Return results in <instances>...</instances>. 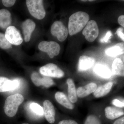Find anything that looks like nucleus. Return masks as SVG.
<instances>
[{"mask_svg":"<svg viewBox=\"0 0 124 124\" xmlns=\"http://www.w3.org/2000/svg\"><path fill=\"white\" fill-rule=\"evenodd\" d=\"M88 14L83 11H78L73 14L69 18L68 33L71 36L79 32L89 21Z\"/></svg>","mask_w":124,"mask_h":124,"instance_id":"1","label":"nucleus"},{"mask_svg":"<svg viewBox=\"0 0 124 124\" xmlns=\"http://www.w3.org/2000/svg\"><path fill=\"white\" fill-rule=\"evenodd\" d=\"M24 100L22 94L16 93L9 96L5 100L4 111L6 115L10 117H13L16 115L18 108Z\"/></svg>","mask_w":124,"mask_h":124,"instance_id":"2","label":"nucleus"},{"mask_svg":"<svg viewBox=\"0 0 124 124\" xmlns=\"http://www.w3.org/2000/svg\"><path fill=\"white\" fill-rule=\"evenodd\" d=\"M42 0H27L26 3L29 13L34 18L41 20L45 17L46 13Z\"/></svg>","mask_w":124,"mask_h":124,"instance_id":"3","label":"nucleus"},{"mask_svg":"<svg viewBox=\"0 0 124 124\" xmlns=\"http://www.w3.org/2000/svg\"><path fill=\"white\" fill-rule=\"evenodd\" d=\"M38 47L41 51L47 53L50 58H53L60 53V45L55 41H41L38 45Z\"/></svg>","mask_w":124,"mask_h":124,"instance_id":"4","label":"nucleus"},{"mask_svg":"<svg viewBox=\"0 0 124 124\" xmlns=\"http://www.w3.org/2000/svg\"><path fill=\"white\" fill-rule=\"evenodd\" d=\"M50 31L51 34L57 37L60 42L64 41L68 36L67 28L60 21H55L53 23L51 26Z\"/></svg>","mask_w":124,"mask_h":124,"instance_id":"5","label":"nucleus"},{"mask_svg":"<svg viewBox=\"0 0 124 124\" xmlns=\"http://www.w3.org/2000/svg\"><path fill=\"white\" fill-rule=\"evenodd\" d=\"M99 33V29L97 23L94 20L89 21L82 31V34L86 40L91 42L95 40Z\"/></svg>","mask_w":124,"mask_h":124,"instance_id":"6","label":"nucleus"},{"mask_svg":"<svg viewBox=\"0 0 124 124\" xmlns=\"http://www.w3.org/2000/svg\"><path fill=\"white\" fill-rule=\"evenodd\" d=\"M39 72L42 75L47 77L61 78L64 76V73L56 64L49 63L41 67Z\"/></svg>","mask_w":124,"mask_h":124,"instance_id":"7","label":"nucleus"},{"mask_svg":"<svg viewBox=\"0 0 124 124\" xmlns=\"http://www.w3.org/2000/svg\"><path fill=\"white\" fill-rule=\"evenodd\" d=\"M5 36L11 45H19L23 42L21 34L17 29L14 26H9L6 29Z\"/></svg>","mask_w":124,"mask_h":124,"instance_id":"8","label":"nucleus"},{"mask_svg":"<svg viewBox=\"0 0 124 124\" xmlns=\"http://www.w3.org/2000/svg\"><path fill=\"white\" fill-rule=\"evenodd\" d=\"M20 84L19 79L11 80L7 78L0 77V93L15 90L19 86Z\"/></svg>","mask_w":124,"mask_h":124,"instance_id":"9","label":"nucleus"},{"mask_svg":"<svg viewBox=\"0 0 124 124\" xmlns=\"http://www.w3.org/2000/svg\"><path fill=\"white\" fill-rule=\"evenodd\" d=\"M31 79L36 86L43 85L49 88L54 84L53 80L51 78L47 77H41L37 72H33L31 75Z\"/></svg>","mask_w":124,"mask_h":124,"instance_id":"10","label":"nucleus"},{"mask_svg":"<svg viewBox=\"0 0 124 124\" xmlns=\"http://www.w3.org/2000/svg\"><path fill=\"white\" fill-rule=\"evenodd\" d=\"M22 29L25 42H29L31 39L32 33L36 28V23L32 20L27 19L22 23Z\"/></svg>","mask_w":124,"mask_h":124,"instance_id":"11","label":"nucleus"},{"mask_svg":"<svg viewBox=\"0 0 124 124\" xmlns=\"http://www.w3.org/2000/svg\"><path fill=\"white\" fill-rule=\"evenodd\" d=\"M95 62L94 58L86 55L81 56L79 59L78 70L79 72L87 70L94 66Z\"/></svg>","mask_w":124,"mask_h":124,"instance_id":"12","label":"nucleus"},{"mask_svg":"<svg viewBox=\"0 0 124 124\" xmlns=\"http://www.w3.org/2000/svg\"><path fill=\"white\" fill-rule=\"evenodd\" d=\"M44 114L48 122L51 124L55 121V112L53 104L49 100H46L44 102Z\"/></svg>","mask_w":124,"mask_h":124,"instance_id":"13","label":"nucleus"},{"mask_svg":"<svg viewBox=\"0 0 124 124\" xmlns=\"http://www.w3.org/2000/svg\"><path fill=\"white\" fill-rule=\"evenodd\" d=\"M97 88V85L94 83H90L84 86L79 87L77 90V96L82 98L88 96L93 93Z\"/></svg>","mask_w":124,"mask_h":124,"instance_id":"14","label":"nucleus"},{"mask_svg":"<svg viewBox=\"0 0 124 124\" xmlns=\"http://www.w3.org/2000/svg\"><path fill=\"white\" fill-rule=\"evenodd\" d=\"M12 19L11 14L6 9L0 10V27L6 29L11 24Z\"/></svg>","mask_w":124,"mask_h":124,"instance_id":"15","label":"nucleus"},{"mask_svg":"<svg viewBox=\"0 0 124 124\" xmlns=\"http://www.w3.org/2000/svg\"><path fill=\"white\" fill-rule=\"evenodd\" d=\"M105 116L108 119L111 120L115 119L124 115V112L120 108L108 107L105 109Z\"/></svg>","mask_w":124,"mask_h":124,"instance_id":"16","label":"nucleus"},{"mask_svg":"<svg viewBox=\"0 0 124 124\" xmlns=\"http://www.w3.org/2000/svg\"><path fill=\"white\" fill-rule=\"evenodd\" d=\"M94 71L98 75L105 79H108L112 75L111 71L108 67L101 64H97L94 68Z\"/></svg>","mask_w":124,"mask_h":124,"instance_id":"17","label":"nucleus"},{"mask_svg":"<svg viewBox=\"0 0 124 124\" xmlns=\"http://www.w3.org/2000/svg\"><path fill=\"white\" fill-rule=\"evenodd\" d=\"M124 42L118 43L107 48L105 50V53L108 56L116 57L124 53Z\"/></svg>","mask_w":124,"mask_h":124,"instance_id":"18","label":"nucleus"},{"mask_svg":"<svg viewBox=\"0 0 124 124\" xmlns=\"http://www.w3.org/2000/svg\"><path fill=\"white\" fill-rule=\"evenodd\" d=\"M55 99L63 107L68 109H72L74 106L68 98L66 95L64 93L61 92H57L55 93Z\"/></svg>","mask_w":124,"mask_h":124,"instance_id":"19","label":"nucleus"},{"mask_svg":"<svg viewBox=\"0 0 124 124\" xmlns=\"http://www.w3.org/2000/svg\"><path fill=\"white\" fill-rule=\"evenodd\" d=\"M112 68V74L121 76H124V64L121 59L119 58L116 59L113 61Z\"/></svg>","mask_w":124,"mask_h":124,"instance_id":"20","label":"nucleus"},{"mask_svg":"<svg viewBox=\"0 0 124 124\" xmlns=\"http://www.w3.org/2000/svg\"><path fill=\"white\" fill-rule=\"evenodd\" d=\"M67 84L68 85V93L69 100L72 103H75L77 101V95L75 85L73 80L68 79L67 80Z\"/></svg>","mask_w":124,"mask_h":124,"instance_id":"21","label":"nucleus"},{"mask_svg":"<svg viewBox=\"0 0 124 124\" xmlns=\"http://www.w3.org/2000/svg\"><path fill=\"white\" fill-rule=\"evenodd\" d=\"M113 85L112 82H108L103 85L97 88L94 92V95L96 98H100L106 95L110 92Z\"/></svg>","mask_w":124,"mask_h":124,"instance_id":"22","label":"nucleus"},{"mask_svg":"<svg viewBox=\"0 0 124 124\" xmlns=\"http://www.w3.org/2000/svg\"><path fill=\"white\" fill-rule=\"evenodd\" d=\"M28 108L31 115L36 117H42L44 115V108L38 103L32 102L29 103Z\"/></svg>","mask_w":124,"mask_h":124,"instance_id":"23","label":"nucleus"},{"mask_svg":"<svg viewBox=\"0 0 124 124\" xmlns=\"http://www.w3.org/2000/svg\"><path fill=\"white\" fill-rule=\"evenodd\" d=\"M11 47V44L6 38L5 34L0 32V48L4 49H7Z\"/></svg>","mask_w":124,"mask_h":124,"instance_id":"24","label":"nucleus"},{"mask_svg":"<svg viewBox=\"0 0 124 124\" xmlns=\"http://www.w3.org/2000/svg\"><path fill=\"white\" fill-rule=\"evenodd\" d=\"M84 124H101L98 117L93 115L89 116L86 118Z\"/></svg>","mask_w":124,"mask_h":124,"instance_id":"25","label":"nucleus"},{"mask_svg":"<svg viewBox=\"0 0 124 124\" xmlns=\"http://www.w3.org/2000/svg\"><path fill=\"white\" fill-rule=\"evenodd\" d=\"M112 35V34L111 31H108L104 37L100 39V42H102V43H107V42H108V40L110 39Z\"/></svg>","mask_w":124,"mask_h":124,"instance_id":"26","label":"nucleus"},{"mask_svg":"<svg viewBox=\"0 0 124 124\" xmlns=\"http://www.w3.org/2000/svg\"><path fill=\"white\" fill-rule=\"evenodd\" d=\"M16 1L14 0H2V4L5 6L10 7H12L14 5Z\"/></svg>","mask_w":124,"mask_h":124,"instance_id":"27","label":"nucleus"},{"mask_svg":"<svg viewBox=\"0 0 124 124\" xmlns=\"http://www.w3.org/2000/svg\"><path fill=\"white\" fill-rule=\"evenodd\" d=\"M112 104L119 108H123L124 106V102H122L117 99H114L112 101Z\"/></svg>","mask_w":124,"mask_h":124,"instance_id":"28","label":"nucleus"},{"mask_svg":"<svg viewBox=\"0 0 124 124\" xmlns=\"http://www.w3.org/2000/svg\"><path fill=\"white\" fill-rule=\"evenodd\" d=\"M117 36L124 41V29L122 28H119L117 29L116 32Z\"/></svg>","mask_w":124,"mask_h":124,"instance_id":"29","label":"nucleus"},{"mask_svg":"<svg viewBox=\"0 0 124 124\" xmlns=\"http://www.w3.org/2000/svg\"><path fill=\"white\" fill-rule=\"evenodd\" d=\"M58 124H78L75 121L72 120H63L60 121Z\"/></svg>","mask_w":124,"mask_h":124,"instance_id":"30","label":"nucleus"},{"mask_svg":"<svg viewBox=\"0 0 124 124\" xmlns=\"http://www.w3.org/2000/svg\"><path fill=\"white\" fill-rule=\"evenodd\" d=\"M118 22L123 27H124V16L121 15L118 18Z\"/></svg>","mask_w":124,"mask_h":124,"instance_id":"31","label":"nucleus"},{"mask_svg":"<svg viewBox=\"0 0 124 124\" xmlns=\"http://www.w3.org/2000/svg\"><path fill=\"white\" fill-rule=\"evenodd\" d=\"M113 124H124V117H122L116 120Z\"/></svg>","mask_w":124,"mask_h":124,"instance_id":"32","label":"nucleus"},{"mask_svg":"<svg viewBox=\"0 0 124 124\" xmlns=\"http://www.w3.org/2000/svg\"><path fill=\"white\" fill-rule=\"evenodd\" d=\"M28 124V123H23V124Z\"/></svg>","mask_w":124,"mask_h":124,"instance_id":"33","label":"nucleus"}]
</instances>
